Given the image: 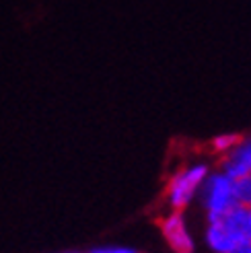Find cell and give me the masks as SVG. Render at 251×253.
Segmentation results:
<instances>
[{
  "label": "cell",
  "mask_w": 251,
  "mask_h": 253,
  "mask_svg": "<svg viewBox=\"0 0 251 253\" xmlns=\"http://www.w3.org/2000/svg\"><path fill=\"white\" fill-rule=\"evenodd\" d=\"M161 233L173 253H196V241L185 224V216L179 210H171L161 218Z\"/></svg>",
  "instance_id": "3957f363"
},
{
  "label": "cell",
  "mask_w": 251,
  "mask_h": 253,
  "mask_svg": "<svg viewBox=\"0 0 251 253\" xmlns=\"http://www.w3.org/2000/svg\"><path fill=\"white\" fill-rule=\"evenodd\" d=\"M208 171H210V167L206 163H196V165L185 167L171 177V181L167 185V202H169L171 210L183 212L192 204L196 200L198 187L202 185Z\"/></svg>",
  "instance_id": "7a4b0ae2"
},
{
  "label": "cell",
  "mask_w": 251,
  "mask_h": 253,
  "mask_svg": "<svg viewBox=\"0 0 251 253\" xmlns=\"http://www.w3.org/2000/svg\"><path fill=\"white\" fill-rule=\"evenodd\" d=\"M233 196L239 206H245V208L251 206V173H245L233 179Z\"/></svg>",
  "instance_id": "8992f818"
},
{
  "label": "cell",
  "mask_w": 251,
  "mask_h": 253,
  "mask_svg": "<svg viewBox=\"0 0 251 253\" xmlns=\"http://www.w3.org/2000/svg\"><path fill=\"white\" fill-rule=\"evenodd\" d=\"M222 226L227 229V233L231 235V239L235 243L239 241H247L251 239V218H249V208L245 206H233L224 216L220 218Z\"/></svg>",
  "instance_id": "277c9868"
},
{
  "label": "cell",
  "mask_w": 251,
  "mask_h": 253,
  "mask_svg": "<svg viewBox=\"0 0 251 253\" xmlns=\"http://www.w3.org/2000/svg\"><path fill=\"white\" fill-rule=\"evenodd\" d=\"M239 142H241L239 134H220L212 140V150L218 153V155H227L229 150H233Z\"/></svg>",
  "instance_id": "ba28073f"
},
{
  "label": "cell",
  "mask_w": 251,
  "mask_h": 253,
  "mask_svg": "<svg viewBox=\"0 0 251 253\" xmlns=\"http://www.w3.org/2000/svg\"><path fill=\"white\" fill-rule=\"evenodd\" d=\"M249 218H251V206H249Z\"/></svg>",
  "instance_id": "8fae6325"
},
{
  "label": "cell",
  "mask_w": 251,
  "mask_h": 253,
  "mask_svg": "<svg viewBox=\"0 0 251 253\" xmlns=\"http://www.w3.org/2000/svg\"><path fill=\"white\" fill-rule=\"evenodd\" d=\"M196 200L202 206L208 222L220 220L233 206H237L233 196V179H229L222 171H208L202 185L198 187Z\"/></svg>",
  "instance_id": "6da1fadb"
},
{
  "label": "cell",
  "mask_w": 251,
  "mask_h": 253,
  "mask_svg": "<svg viewBox=\"0 0 251 253\" xmlns=\"http://www.w3.org/2000/svg\"><path fill=\"white\" fill-rule=\"evenodd\" d=\"M89 253H140L132 247H122V245H105V247H93Z\"/></svg>",
  "instance_id": "9c48e42d"
},
{
  "label": "cell",
  "mask_w": 251,
  "mask_h": 253,
  "mask_svg": "<svg viewBox=\"0 0 251 253\" xmlns=\"http://www.w3.org/2000/svg\"><path fill=\"white\" fill-rule=\"evenodd\" d=\"M204 239H206V245L212 253H227L235 241L231 239V235L227 233V229L222 226L220 220L216 222H208L206 226V233H204Z\"/></svg>",
  "instance_id": "5b68a950"
},
{
  "label": "cell",
  "mask_w": 251,
  "mask_h": 253,
  "mask_svg": "<svg viewBox=\"0 0 251 253\" xmlns=\"http://www.w3.org/2000/svg\"><path fill=\"white\" fill-rule=\"evenodd\" d=\"M227 253H251V239H247V241L235 243Z\"/></svg>",
  "instance_id": "30bf717a"
},
{
  "label": "cell",
  "mask_w": 251,
  "mask_h": 253,
  "mask_svg": "<svg viewBox=\"0 0 251 253\" xmlns=\"http://www.w3.org/2000/svg\"><path fill=\"white\" fill-rule=\"evenodd\" d=\"M227 157L235 159L237 163H241V165L251 173V138H241V142L237 144L233 150H229Z\"/></svg>",
  "instance_id": "52a82bcc"
}]
</instances>
